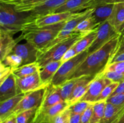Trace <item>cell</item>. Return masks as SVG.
<instances>
[{
    "instance_id": "obj_1",
    "label": "cell",
    "mask_w": 124,
    "mask_h": 123,
    "mask_svg": "<svg viewBox=\"0 0 124 123\" xmlns=\"http://www.w3.org/2000/svg\"><path fill=\"white\" fill-rule=\"evenodd\" d=\"M119 43L120 35L118 34L100 49L89 54L69 80L96 75L104 72L116 55Z\"/></svg>"
},
{
    "instance_id": "obj_2",
    "label": "cell",
    "mask_w": 124,
    "mask_h": 123,
    "mask_svg": "<svg viewBox=\"0 0 124 123\" xmlns=\"http://www.w3.org/2000/svg\"><path fill=\"white\" fill-rule=\"evenodd\" d=\"M67 21L44 27L36 26L33 21L28 22L24 25L21 34L18 39L19 41L25 40L39 51L41 50L55 39Z\"/></svg>"
},
{
    "instance_id": "obj_3",
    "label": "cell",
    "mask_w": 124,
    "mask_h": 123,
    "mask_svg": "<svg viewBox=\"0 0 124 123\" xmlns=\"http://www.w3.org/2000/svg\"><path fill=\"white\" fill-rule=\"evenodd\" d=\"M28 22H30L29 13L18 12L15 9L13 6L1 2V29L14 35L19 31H22L24 25Z\"/></svg>"
},
{
    "instance_id": "obj_4",
    "label": "cell",
    "mask_w": 124,
    "mask_h": 123,
    "mask_svg": "<svg viewBox=\"0 0 124 123\" xmlns=\"http://www.w3.org/2000/svg\"><path fill=\"white\" fill-rule=\"evenodd\" d=\"M87 33H75L69 38L59 42L46 51L39 54L36 62L38 63L40 69L48 63L61 60L65 52Z\"/></svg>"
},
{
    "instance_id": "obj_5",
    "label": "cell",
    "mask_w": 124,
    "mask_h": 123,
    "mask_svg": "<svg viewBox=\"0 0 124 123\" xmlns=\"http://www.w3.org/2000/svg\"><path fill=\"white\" fill-rule=\"evenodd\" d=\"M89 55L88 49L79 53L70 60L62 63L52 79L50 83L54 86H59L69 80L79 65Z\"/></svg>"
},
{
    "instance_id": "obj_6",
    "label": "cell",
    "mask_w": 124,
    "mask_h": 123,
    "mask_svg": "<svg viewBox=\"0 0 124 123\" xmlns=\"http://www.w3.org/2000/svg\"><path fill=\"white\" fill-rule=\"evenodd\" d=\"M47 86L25 93L23 98L15 108L11 115H17L21 112L31 109H38L42 102Z\"/></svg>"
},
{
    "instance_id": "obj_7",
    "label": "cell",
    "mask_w": 124,
    "mask_h": 123,
    "mask_svg": "<svg viewBox=\"0 0 124 123\" xmlns=\"http://www.w3.org/2000/svg\"><path fill=\"white\" fill-rule=\"evenodd\" d=\"M118 34H119L117 33V30L110 24L108 20L101 24L98 27L97 36L95 40L88 48L89 54L100 49Z\"/></svg>"
},
{
    "instance_id": "obj_8",
    "label": "cell",
    "mask_w": 124,
    "mask_h": 123,
    "mask_svg": "<svg viewBox=\"0 0 124 123\" xmlns=\"http://www.w3.org/2000/svg\"><path fill=\"white\" fill-rule=\"evenodd\" d=\"M112 82L105 77L104 72L99 74L91 83L89 89L80 101L94 103L104 88Z\"/></svg>"
},
{
    "instance_id": "obj_9",
    "label": "cell",
    "mask_w": 124,
    "mask_h": 123,
    "mask_svg": "<svg viewBox=\"0 0 124 123\" xmlns=\"http://www.w3.org/2000/svg\"><path fill=\"white\" fill-rule=\"evenodd\" d=\"M84 11L79 12H62V13H51L36 18L32 21L38 27L53 25L76 18L81 15Z\"/></svg>"
},
{
    "instance_id": "obj_10",
    "label": "cell",
    "mask_w": 124,
    "mask_h": 123,
    "mask_svg": "<svg viewBox=\"0 0 124 123\" xmlns=\"http://www.w3.org/2000/svg\"><path fill=\"white\" fill-rule=\"evenodd\" d=\"M70 106L66 101H62L54 106L44 109H38L33 123H52L53 118Z\"/></svg>"
},
{
    "instance_id": "obj_11",
    "label": "cell",
    "mask_w": 124,
    "mask_h": 123,
    "mask_svg": "<svg viewBox=\"0 0 124 123\" xmlns=\"http://www.w3.org/2000/svg\"><path fill=\"white\" fill-rule=\"evenodd\" d=\"M15 79L18 91L20 94H25L46 87L50 84H44L42 83L39 75V71L23 78L15 77Z\"/></svg>"
},
{
    "instance_id": "obj_12",
    "label": "cell",
    "mask_w": 124,
    "mask_h": 123,
    "mask_svg": "<svg viewBox=\"0 0 124 123\" xmlns=\"http://www.w3.org/2000/svg\"><path fill=\"white\" fill-rule=\"evenodd\" d=\"M38 49L31 43L26 42L23 44H17L12 53L17 54L23 59V65L36 62L38 57Z\"/></svg>"
},
{
    "instance_id": "obj_13",
    "label": "cell",
    "mask_w": 124,
    "mask_h": 123,
    "mask_svg": "<svg viewBox=\"0 0 124 123\" xmlns=\"http://www.w3.org/2000/svg\"><path fill=\"white\" fill-rule=\"evenodd\" d=\"M98 1L99 0H69L56 10L54 13L82 12L95 7L98 4Z\"/></svg>"
},
{
    "instance_id": "obj_14",
    "label": "cell",
    "mask_w": 124,
    "mask_h": 123,
    "mask_svg": "<svg viewBox=\"0 0 124 123\" xmlns=\"http://www.w3.org/2000/svg\"><path fill=\"white\" fill-rule=\"evenodd\" d=\"M69 0H48L43 4L36 7L29 12L30 21L42 16L51 14L55 12L56 10L64 5Z\"/></svg>"
},
{
    "instance_id": "obj_15",
    "label": "cell",
    "mask_w": 124,
    "mask_h": 123,
    "mask_svg": "<svg viewBox=\"0 0 124 123\" xmlns=\"http://www.w3.org/2000/svg\"><path fill=\"white\" fill-rule=\"evenodd\" d=\"M97 75H98L82 77L80 82L78 83L74 89L72 94L66 101L70 106L76 103L78 101H79L84 96L89 89L91 83L93 82Z\"/></svg>"
},
{
    "instance_id": "obj_16",
    "label": "cell",
    "mask_w": 124,
    "mask_h": 123,
    "mask_svg": "<svg viewBox=\"0 0 124 123\" xmlns=\"http://www.w3.org/2000/svg\"><path fill=\"white\" fill-rule=\"evenodd\" d=\"M62 101L64 100L62 98L59 87L50 83L46 87L42 102L38 109H44L51 107Z\"/></svg>"
},
{
    "instance_id": "obj_17",
    "label": "cell",
    "mask_w": 124,
    "mask_h": 123,
    "mask_svg": "<svg viewBox=\"0 0 124 123\" xmlns=\"http://www.w3.org/2000/svg\"><path fill=\"white\" fill-rule=\"evenodd\" d=\"M13 35L0 28V59L2 61L12 53L13 48L19 42L18 38L14 39Z\"/></svg>"
},
{
    "instance_id": "obj_18",
    "label": "cell",
    "mask_w": 124,
    "mask_h": 123,
    "mask_svg": "<svg viewBox=\"0 0 124 123\" xmlns=\"http://www.w3.org/2000/svg\"><path fill=\"white\" fill-rule=\"evenodd\" d=\"M20 93L18 91L15 77L11 74L0 85V101L13 97Z\"/></svg>"
},
{
    "instance_id": "obj_19",
    "label": "cell",
    "mask_w": 124,
    "mask_h": 123,
    "mask_svg": "<svg viewBox=\"0 0 124 123\" xmlns=\"http://www.w3.org/2000/svg\"><path fill=\"white\" fill-rule=\"evenodd\" d=\"M115 4H98L91 16L99 25L107 21L114 8Z\"/></svg>"
},
{
    "instance_id": "obj_20",
    "label": "cell",
    "mask_w": 124,
    "mask_h": 123,
    "mask_svg": "<svg viewBox=\"0 0 124 123\" xmlns=\"http://www.w3.org/2000/svg\"><path fill=\"white\" fill-rule=\"evenodd\" d=\"M25 94H19L13 97L1 102L0 104V119L1 121L4 120L12 115L18 104L23 98Z\"/></svg>"
},
{
    "instance_id": "obj_21",
    "label": "cell",
    "mask_w": 124,
    "mask_h": 123,
    "mask_svg": "<svg viewBox=\"0 0 124 123\" xmlns=\"http://www.w3.org/2000/svg\"><path fill=\"white\" fill-rule=\"evenodd\" d=\"M124 112V105L116 106L107 102L105 114L99 123H117Z\"/></svg>"
},
{
    "instance_id": "obj_22",
    "label": "cell",
    "mask_w": 124,
    "mask_h": 123,
    "mask_svg": "<svg viewBox=\"0 0 124 123\" xmlns=\"http://www.w3.org/2000/svg\"><path fill=\"white\" fill-rule=\"evenodd\" d=\"M62 64V62L61 60L52 62L41 69L39 71V75L42 83L44 84L50 83L51 80L56 73Z\"/></svg>"
},
{
    "instance_id": "obj_23",
    "label": "cell",
    "mask_w": 124,
    "mask_h": 123,
    "mask_svg": "<svg viewBox=\"0 0 124 123\" xmlns=\"http://www.w3.org/2000/svg\"><path fill=\"white\" fill-rule=\"evenodd\" d=\"M47 1L48 0H18L9 5L13 6L17 12L29 13Z\"/></svg>"
},
{
    "instance_id": "obj_24",
    "label": "cell",
    "mask_w": 124,
    "mask_h": 123,
    "mask_svg": "<svg viewBox=\"0 0 124 123\" xmlns=\"http://www.w3.org/2000/svg\"><path fill=\"white\" fill-rule=\"evenodd\" d=\"M108 21L117 31L119 27L124 22V2L115 4L113 10Z\"/></svg>"
},
{
    "instance_id": "obj_25",
    "label": "cell",
    "mask_w": 124,
    "mask_h": 123,
    "mask_svg": "<svg viewBox=\"0 0 124 123\" xmlns=\"http://www.w3.org/2000/svg\"><path fill=\"white\" fill-rule=\"evenodd\" d=\"M98 28H97L93 30V31L87 33L82 39H81L76 44H75L73 47L78 54L86 50L90 47L96 37Z\"/></svg>"
},
{
    "instance_id": "obj_26",
    "label": "cell",
    "mask_w": 124,
    "mask_h": 123,
    "mask_svg": "<svg viewBox=\"0 0 124 123\" xmlns=\"http://www.w3.org/2000/svg\"><path fill=\"white\" fill-rule=\"evenodd\" d=\"M40 71L39 66L37 62H33L22 65L19 68L12 70V74L16 77L23 78L30 75Z\"/></svg>"
},
{
    "instance_id": "obj_27",
    "label": "cell",
    "mask_w": 124,
    "mask_h": 123,
    "mask_svg": "<svg viewBox=\"0 0 124 123\" xmlns=\"http://www.w3.org/2000/svg\"><path fill=\"white\" fill-rule=\"evenodd\" d=\"M81 78L82 77L69 80L66 82L63 83L62 84L59 86V87L60 89L61 94L62 98L64 101H67L69 98L75 87L81 80Z\"/></svg>"
},
{
    "instance_id": "obj_28",
    "label": "cell",
    "mask_w": 124,
    "mask_h": 123,
    "mask_svg": "<svg viewBox=\"0 0 124 123\" xmlns=\"http://www.w3.org/2000/svg\"><path fill=\"white\" fill-rule=\"evenodd\" d=\"M107 101H98L93 103V113L90 123H99L105 114Z\"/></svg>"
},
{
    "instance_id": "obj_29",
    "label": "cell",
    "mask_w": 124,
    "mask_h": 123,
    "mask_svg": "<svg viewBox=\"0 0 124 123\" xmlns=\"http://www.w3.org/2000/svg\"><path fill=\"white\" fill-rule=\"evenodd\" d=\"M98 24L92 16H89L78 25L74 30L75 33H89L98 28Z\"/></svg>"
},
{
    "instance_id": "obj_30",
    "label": "cell",
    "mask_w": 124,
    "mask_h": 123,
    "mask_svg": "<svg viewBox=\"0 0 124 123\" xmlns=\"http://www.w3.org/2000/svg\"><path fill=\"white\" fill-rule=\"evenodd\" d=\"M1 62H2L5 66L10 67L13 70L23 65V59L17 54L10 53L1 61Z\"/></svg>"
},
{
    "instance_id": "obj_31",
    "label": "cell",
    "mask_w": 124,
    "mask_h": 123,
    "mask_svg": "<svg viewBox=\"0 0 124 123\" xmlns=\"http://www.w3.org/2000/svg\"><path fill=\"white\" fill-rule=\"evenodd\" d=\"M37 108L24 111L16 116L17 123H33L36 116Z\"/></svg>"
},
{
    "instance_id": "obj_32",
    "label": "cell",
    "mask_w": 124,
    "mask_h": 123,
    "mask_svg": "<svg viewBox=\"0 0 124 123\" xmlns=\"http://www.w3.org/2000/svg\"><path fill=\"white\" fill-rule=\"evenodd\" d=\"M119 84V83H117V82H112L110 83L109 85L105 87L104 89V90L102 91L101 94L98 98L96 102H98V101H106L110 96L113 94V93L115 92L116 88Z\"/></svg>"
},
{
    "instance_id": "obj_33",
    "label": "cell",
    "mask_w": 124,
    "mask_h": 123,
    "mask_svg": "<svg viewBox=\"0 0 124 123\" xmlns=\"http://www.w3.org/2000/svg\"><path fill=\"white\" fill-rule=\"evenodd\" d=\"M91 104L92 103H90V102H86V101H79L69 106V109L71 113L82 114L89 107Z\"/></svg>"
},
{
    "instance_id": "obj_34",
    "label": "cell",
    "mask_w": 124,
    "mask_h": 123,
    "mask_svg": "<svg viewBox=\"0 0 124 123\" xmlns=\"http://www.w3.org/2000/svg\"><path fill=\"white\" fill-rule=\"evenodd\" d=\"M70 111L69 107L56 116L51 123H70Z\"/></svg>"
},
{
    "instance_id": "obj_35",
    "label": "cell",
    "mask_w": 124,
    "mask_h": 123,
    "mask_svg": "<svg viewBox=\"0 0 124 123\" xmlns=\"http://www.w3.org/2000/svg\"><path fill=\"white\" fill-rule=\"evenodd\" d=\"M105 77L113 82L121 83L124 80V74L115 72V71H104Z\"/></svg>"
},
{
    "instance_id": "obj_36",
    "label": "cell",
    "mask_w": 124,
    "mask_h": 123,
    "mask_svg": "<svg viewBox=\"0 0 124 123\" xmlns=\"http://www.w3.org/2000/svg\"><path fill=\"white\" fill-rule=\"evenodd\" d=\"M115 71L124 74V61L116 62L109 64L104 71Z\"/></svg>"
},
{
    "instance_id": "obj_37",
    "label": "cell",
    "mask_w": 124,
    "mask_h": 123,
    "mask_svg": "<svg viewBox=\"0 0 124 123\" xmlns=\"http://www.w3.org/2000/svg\"><path fill=\"white\" fill-rule=\"evenodd\" d=\"M106 101L116 106H123L124 105V92L111 95Z\"/></svg>"
},
{
    "instance_id": "obj_38",
    "label": "cell",
    "mask_w": 124,
    "mask_h": 123,
    "mask_svg": "<svg viewBox=\"0 0 124 123\" xmlns=\"http://www.w3.org/2000/svg\"><path fill=\"white\" fill-rule=\"evenodd\" d=\"M12 73V68L5 66L2 62H1V64H0V84L2 83Z\"/></svg>"
},
{
    "instance_id": "obj_39",
    "label": "cell",
    "mask_w": 124,
    "mask_h": 123,
    "mask_svg": "<svg viewBox=\"0 0 124 123\" xmlns=\"http://www.w3.org/2000/svg\"><path fill=\"white\" fill-rule=\"evenodd\" d=\"M93 109V103L91 104L89 107L84 111L83 113L81 115V123H90L91 118L92 116Z\"/></svg>"
},
{
    "instance_id": "obj_40",
    "label": "cell",
    "mask_w": 124,
    "mask_h": 123,
    "mask_svg": "<svg viewBox=\"0 0 124 123\" xmlns=\"http://www.w3.org/2000/svg\"><path fill=\"white\" fill-rule=\"evenodd\" d=\"M78 54V53L76 52V49L74 48L73 46L72 47H71L70 49H69L65 52V53L63 55L62 58L61 59V62L62 63L65 62L73 58L74 57H75Z\"/></svg>"
},
{
    "instance_id": "obj_41",
    "label": "cell",
    "mask_w": 124,
    "mask_h": 123,
    "mask_svg": "<svg viewBox=\"0 0 124 123\" xmlns=\"http://www.w3.org/2000/svg\"><path fill=\"white\" fill-rule=\"evenodd\" d=\"M81 115L79 113H71L70 115V123H81Z\"/></svg>"
},
{
    "instance_id": "obj_42",
    "label": "cell",
    "mask_w": 124,
    "mask_h": 123,
    "mask_svg": "<svg viewBox=\"0 0 124 123\" xmlns=\"http://www.w3.org/2000/svg\"><path fill=\"white\" fill-rule=\"evenodd\" d=\"M124 36L123 37H120V43L119 45L118 48H117V52L116 53V55L121 54V53H124Z\"/></svg>"
},
{
    "instance_id": "obj_43",
    "label": "cell",
    "mask_w": 124,
    "mask_h": 123,
    "mask_svg": "<svg viewBox=\"0 0 124 123\" xmlns=\"http://www.w3.org/2000/svg\"><path fill=\"white\" fill-rule=\"evenodd\" d=\"M1 123H17L16 116L15 115H10L4 120L1 121Z\"/></svg>"
},
{
    "instance_id": "obj_44",
    "label": "cell",
    "mask_w": 124,
    "mask_h": 123,
    "mask_svg": "<svg viewBox=\"0 0 124 123\" xmlns=\"http://www.w3.org/2000/svg\"><path fill=\"white\" fill-rule=\"evenodd\" d=\"M124 80L123 82H122L121 83H119V86H117V88H116V90H115L113 94V95H115V94H121V93H124Z\"/></svg>"
},
{
    "instance_id": "obj_45",
    "label": "cell",
    "mask_w": 124,
    "mask_h": 123,
    "mask_svg": "<svg viewBox=\"0 0 124 123\" xmlns=\"http://www.w3.org/2000/svg\"><path fill=\"white\" fill-rule=\"evenodd\" d=\"M124 2V0H99L98 4H116Z\"/></svg>"
},
{
    "instance_id": "obj_46",
    "label": "cell",
    "mask_w": 124,
    "mask_h": 123,
    "mask_svg": "<svg viewBox=\"0 0 124 123\" xmlns=\"http://www.w3.org/2000/svg\"><path fill=\"white\" fill-rule=\"evenodd\" d=\"M124 61V53H121V54H118V55H115L113 57V60H111V63L116 62H121Z\"/></svg>"
},
{
    "instance_id": "obj_47",
    "label": "cell",
    "mask_w": 124,
    "mask_h": 123,
    "mask_svg": "<svg viewBox=\"0 0 124 123\" xmlns=\"http://www.w3.org/2000/svg\"><path fill=\"white\" fill-rule=\"evenodd\" d=\"M117 33L119 34L121 37H123L124 36V22L119 27V28L117 30Z\"/></svg>"
},
{
    "instance_id": "obj_48",
    "label": "cell",
    "mask_w": 124,
    "mask_h": 123,
    "mask_svg": "<svg viewBox=\"0 0 124 123\" xmlns=\"http://www.w3.org/2000/svg\"><path fill=\"white\" fill-rule=\"evenodd\" d=\"M18 0H0V2H3V3L7 4H11L12 2L16 1Z\"/></svg>"
},
{
    "instance_id": "obj_49",
    "label": "cell",
    "mask_w": 124,
    "mask_h": 123,
    "mask_svg": "<svg viewBox=\"0 0 124 123\" xmlns=\"http://www.w3.org/2000/svg\"><path fill=\"white\" fill-rule=\"evenodd\" d=\"M117 123H124V112L122 113V116H121V118H119V121H117Z\"/></svg>"
},
{
    "instance_id": "obj_50",
    "label": "cell",
    "mask_w": 124,
    "mask_h": 123,
    "mask_svg": "<svg viewBox=\"0 0 124 123\" xmlns=\"http://www.w3.org/2000/svg\"></svg>"
}]
</instances>
